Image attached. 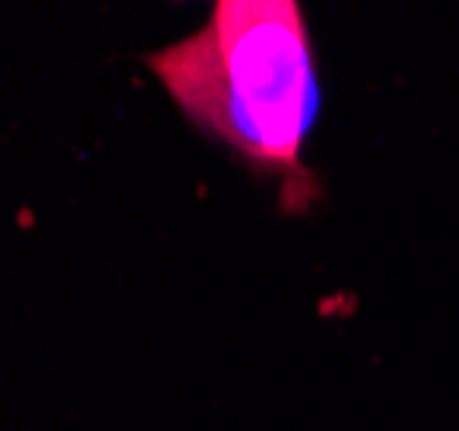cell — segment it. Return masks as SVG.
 <instances>
[{"label": "cell", "instance_id": "cell-1", "mask_svg": "<svg viewBox=\"0 0 459 431\" xmlns=\"http://www.w3.org/2000/svg\"><path fill=\"white\" fill-rule=\"evenodd\" d=\"M145 66L190 125L307 201L304 149L322 87L298 0H218L204 28L149 52Z\"/></svg>", "mask_w": 459, "mask_h": 431}]
</instances>
